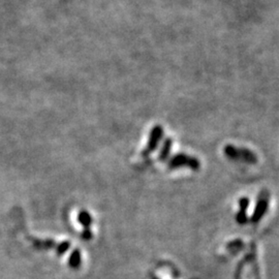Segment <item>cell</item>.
<instances>
[{"instance_id":"obj_1","label":"cell","mask_w":279,"mask_h":279,"mask_svg":"<svg viewBox=\"0 0 279 279\" xmlns=\"http://www.w3.org/2000/svg\"><path fill=\"white\" fill-rule=\"evenodd\" d=\"M225 152H226L227 156H229V158L234 159H242V160L249 162V163L256 161L255 155L252 152H250L249 150H246V149H238V148H235L233 146H227L225 148Z\"/></svg>"},{"instance_id":"obj_2","label":"cell","mask_w":279,"mask_h":279,"mask_svg":"<svg viewBox=\"0 0 279 279\" xmlns=\"http://www.w3.org/2000/svg\"><path fill=\"white\" fill-rule=\"evenodd\" d=\"M171 166H180L182 164H186L188 166H191L192 169H198L199 167V162L196 159H192L189 156L186 155H177L172 159L171 161Z\"/></svg>"},{"instance_id":"obj_3","label":"cell","mask_w":279,"mask_h":279,"mask_svg":"<svg viewBox=\"0 0 279 279\" xmlns=\"http://www.w3.org/2000/svg\"><path fill=\"white\" fill-rule=\"evenodd\" d=\"M162 133V129H160L159 127H156L153 131H152V136L150 139V143H149V147L147 149V152H150V150L154 149L156 145H158V141L159 140L160 136Z\"/></svg>"},{"instance_id":"obj_4","label":"cell","mask_w":279,"mask_h":279,"mask_svg":"<svg viewBox=\"0 0 279 279\" xmlns=\"http://www.w3.org/2000/svg\"><path fill=\"white\" fill-rule=\"evenodd\" d=\"M266 208H267V200L266 199H261V202L258 204V206H256V209L254 211V215H253V220L254 221L259 220L262 217V215L265 213Z\"/></svg>"},{"instance_id":"obj_5","label":"cell","mask_w":279,"mask_h":279,"mask_svg":"<svg viewBox=\"0 0 279 279\" xmlns=\"http://www.w3.org/2000/svg\"><path fill=\"white\" fill-rule=\"evenodd\" d=\"M79 220L85 228H88L91 223V217L87 213V212H81L79 215Z\"/></svg>"},{"instance_id":"obj_6","label":"cell","mask_w":279,"mask_h":279,"mask_svg":"<svg viewBox=\"0 0 279 279\" xmlns=\"http://www.w3.org/2000/svg\"><path fill=\"white\" fill-rule=\"evenodd\" d=\"M80 251H78V250H75L73 255H72V258L70 260V264L73 268H77L78 265H80Z\"/></svg>"},{"instance_id":"obj_7","label":"cell","mask_w":279,"mask_h":279,"mask_svg":"<svg viewBox=\"0 0 279 279\" xmlns=\"http://www.w3.org/2000/svg\"><path fill=\"white\" fill-rule=\"evenodd\" d=\"M69 247H70V243H68V242L62 243V244L60 245V246H59V248H58V253H59V254L64 253L66 250H68Z\"/></svg>"}]
</instances>
